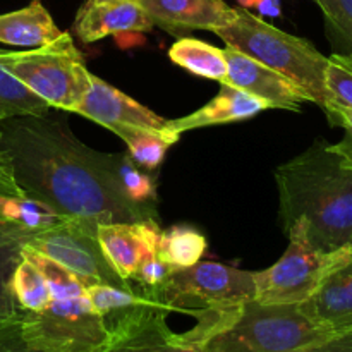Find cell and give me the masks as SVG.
<instances>
[{
    "label": "cell",
    "mask_w": 352,
    "mask_h": 352,
    "mask_svg": "<svg viewBox=\"0 0 352 352\" xmlns=\"http://www.w3.org/2000/svg\"><path fill=\"white\" fill-rule=\"evenodd\" d=\"M45 116H19L0 122V151L14 179L31 199L60 219L96 223H133L157 212L134 205L98 164V151L82 144L67 124Z\"/></svg>",
    "instance_id": "6da1fadb"
},
{
    "label": "cell",
    "mask_w": 352,
    "mask_h": 352,
    "mask_svg": "<svg viewBox=\"0 0 352 352\" xmlns=\"http://www.w3.org/2000/svg\"><path fill=\"white\" fill-rule=\"evenodd\" d=\"M280 220L287 232L298 219L308 223L311 243L322 251L349 248L352 241V167L330 143L318 140L305 153L275 170Z\"/></svg>",
    "instance_id": "7a4b0ae2"
},
{
    "label": "cell",
    "mask_w": 352,
    "mask_h": 352,
    "mask_svg": "<svg viewBox=\"0 0 352 352\" xmlns=\"http://www.w3.org/2000/svg\"><path fill=\"white\" fill-rule=\"evenodd\" d=\"M148 296L162 311L182 313L196 318L195 329L177 333L184 347L201 352L203 346L229 327L243 306L254 299V274L248 270L198 261L188 268H175L164 284Z\"/></svg>",
    "instance_id": "3957f363"
},
{
    "label": "cell",
    "mask_w": 352,
    "mask_h": 352,
    "mask_svg": "<svg viewBox=\"0 0 352 352\" xmlns=\"http://www.w3.org/2000/svg\"><path fill=\"white\" fill-rule=\"evenodd\" d=\"M213 33L222 38L227 47L236 48L291 79L313 103L322 109L327 105L325 72L329 57L320 54L308 40L272 26L243 7L236 9L234 21L217 28Z\"/></svg>",
    "instance_id": "277c9868"
},
{
    "label": "cell",
    "mask_w": 352,
    "mask_h": 352,
    "mask_svg": "<svg viewBox=\"0 0 352 352\" xmlns=\"http://www.w3.org/2000/svg\"><path fill=\"white\" fill-rule=\"evenodd\" d=\"M332 336V330L309 318L299 305H265L251 299L201 352H296Z\"/></svg>",
    "instance_id": "5b68a950"
},
{
    "label": "cell",
    "mask_w": 352,
    "mask_h": 352,
    "mask_svg": "<svg viewBox=\"0 0 352 352\" xmlns=\"http://www.w3.org/2000/svg\"><path fill=\"white\" fill-rule=\"evenodd\" d=\"M0 65L55 109L74 112L89 86L91 72L71 34L24 52L0 50Z\"/></svg>",
    "instance_id": "8992f818"
},
{
    "label": "cell",
    "mask_w": 352,
    "mask_h": 352,
    "mask_svg": "<svg viewBox=\"0 0 352 352\" xmlns=\"http://www.w3.org/2000/svg\"><path fill=\"white\" fill-rule=\"evenodd\" d=\"M289 246L270 268L254 274V299L265 305H301L311 298L336 268L352 258L349 248L322 251L308 236V223L298 219L287 229Z\"/></svg>",
    "instance_id": "52a82bcc"
},
{
    "label": "cell",
    "mask_w": 352,
    "mask_h": 352,
    "mask_svg": "<svg viewBox=\"0 0 352 352\" xmlns=\"http://www.w3.org/2000/svg\"><path fill=\"white\" fill-rule=\"evenodd\" d=\"M28 342L40 352H105L110 330L86 294L52 299L40 311L21 313Z\"/></svg>",
    "instance_id": "ba28073f"
},
{
    "label": "cell",
    "mask_w": 352,
    "mask_h": 352,
    "mask_svg": "<svg viewBox=\"0 0 352 352\" xmlns=\"http://www.w3.org/2000/svg\"><path fill=\"white\" fill-rule=\"evenodd\" d=\"M98 226L100 223L86 219H58L52 226L36 230L28 246L58 261L91 284L134 289L131 282L117 274L103 253L96 236Z\"/></svg>",
    "instance_id": "9c48e42d"
},
{
    "label": "cell",
    "mask_w": 352,
    "mask_h": 352,
    "mask_svg": "<svg viewBox=\"0 0 352 352\" xmlns=\"http://www.w3.org/2000/svg\"><path fill=\"white\" fill-rule=\"evenodd\" d=\"M227 60V85L263 100L270 109H285L299 112L301 105L311 102L296 82L280 72L260 64L232 47L223 48Z\"/></svg>",
    "instance_id": "30bf717a"
},
{
    "label": "cell",
    "mask_w": 352,
    "mask_h": 352,
    "mask_svg": "<svg viewBox=\"0 0 352 352\" xmlns=\"http://www.w3.org/2000/svg\"><path fill=\"white\" fill-rule=\"evenodd\" d=\"M74 112L102 124L107 129L116 124H127V126L148 127V129L158 131L168 129V119L157 116L148 107H143L140 102L127 96L126 93L107 85L105 81L93 74L89 76L88 89Z\"/></svg>",
    "instance_id": "8fae6325"
},
{
    "label": "cell",
    "mask_w": 352,
    "mask_h": 352,
    "mask_svg": "<svg viewBox=\"0 0 352 352\" xmlns=\"http://www.w3.org/2000/svg\"><path fill=\"white\" fill-rule=\"evenodd\" d=\"M155 26L172 34L186 31H215L234 21L236 9L223 0H134Z\"/></svg>",
    "instance_id": "7c38bea8"
},
{
    "label": "cell",
    "mask_w": 352,
    "mask_h": 352,
    "mask_svg": "<svg viewBox=\"0 0 352 352\" xmlns=\"http://www.w3.org/2000/svg\"><path fill=\"white\" fill-rule=\"evenodd\" d=\"M160 226L155 219L133 223H100L96 236L117 274L127 282L148 254L157 251Z\"/></svg>",
    "instance_id": "4fadbf2b"
},
{
    "label": "cell",
    "mask_w": 352,
    "mask_h": 352,
    "mask_svg": "<svg viewBox=\"0 0 352 352\" xmlns=\"http://www.w3.org/2000/svg\"><path fill=\"white\" fill-rule=\"evenodd\" d=\"M155 28L134 0H86L76 14V34L93 43L110 34L143 33Z\"/></svg>",
    "instance_id": "5bb4252c"
},
{
    "label": "cell",
    "mask_w": 352,
    "mask_h": 352,
    "mask_svg": "<svg viewBox=\"0 0 352 352\" xmlns=\"http://www.w3.org/2000/svg\"><path fill=\"white\" fill-rule=\"evenodd\" d=\"M105 352H199L184 347L167 325V313L157 305L141 309L113 329Z\"/></svg>",
    "instance_id": "9a60e30c"
},
{
    "label": "cell",
    "mask_w": 352,
    "mask_h": 352,
    "mask_svg": "<svg viewBox=\"0 0 352 352\" xmlns=\"http://www.w3.org/2000/svg\"><path fill=\"white\" fill-rule=\"evenodd\" d=\"M299 308L333 333L352 330V258L336 268Z\"/></svg>",
    "instance_id": "2e32d148"
},
{
    "label": "cell",
    "mask_w": 352,
    "mask_h": 352,
    "mask_svg": "<svg viewBox=\"0 0 352 352\" xmlns=\"http://www.w3.org/2000/svg\"><path fill=\"white\" fill-rule=\"evenodd\" d=\"M270 109L267 102L250 95V93L237 89L227 82H220V91L212 102L206 103L205 107L198 109L196 112L189 113L186 117L168 120V131L177 136L191 129H199V127L220 126V124L239 122L254 117L256 113Z\"/></svg>",
    "instance_id": "e0dca14e"
},
{
    "label": "cell",
    "mask_w": 352,
    "mask_h": 352,
    "mask_svg": "<svg viewBox=\"0 0 352 352\" xmlns=\"http://www.w3.org/2000/svg\"><path fill=\"white\" fill-rule=\"evenodd\" d=\"M62 31L55 24L40 0H33L23 9L0 14V41L14 47H41L55 38Z\"/></svg>",
    "instance_id": "ac0fdd59"
},
{
    "label": "cell",
    "mask_w": 352,
    "mask_h": 352,
    "mask_svg": "<svg viewBox=\"0 0 352 352\" xmlns=\"http://www.w3.org/2000/svg\"><path fill=\"white\" fill-rule=\"evenodd\" d=\"M98 164L116 188L134 205L157 212V184L146 168L140 167L129 153H100Z\"/></svg>",
    "instance_id": "d6986e66"
},
{
    "label": "cell",
    "mask_w": 352,
    "mask_h": 352,
    "mask_svg": "<svg viewBox=\"0 0 352 352\" xmlns=\"http://www.w3.org/2000/svg\"><path fill=\"white\" fill-rule=\"evenodd\" d=\"M34 232L36 230L23 223L0 219V322L21 313L10 289V277L19 263L23 248L30 243Z\"/></svg>",
    "instance_id": "ffe728a7"
},
{
    "label": "cell",
    "mask_w": 352,
    "mask_h": 352,
    "mask_svg": "<svg viewBox=\"0 0 352 352\" xmlns=\"http://www.w3.org/2000/svg\"><path fill=\"white\" fill-rule=\"evenodd\" d=\"M109 129L126 143L129 157L146 170H155L164 162L168 148L179 141L177 134L170 133L168 129L158 131L148 129V127L127 126V124H116V126H110Z\"/></svg>",
    "instance_id": "44dd1931"
},
{
    "label": "cell",
    "mask_w": 352,
    "mask_h": 352,
    "mask_svg": "<svg viewBox=\"0 0 352 352\" xmlns=\"http://www.w3.org/2000/svg\"><path fill=\"white\" fill-rule=\"evenodd\" d=\"M86 298L102 316L109 330L141 309L157 305L153 299L143 296L136 289H120L105 284H93L86 287Z\"/></svg>",
    "instance_id": "7402d4cb"
},
{
    "label": "cell",
    "mask_w": 352,
    "mask_h": 352,
    "mask_svg": "<svg viewBox=\"0 0 352 352\" xmlns=\"http://www.w3.org/2000/svg\"><path fill=\"white\" fill-rule=\"evenodd\" d=\"M168 55L172 62L199 78L226 82L227 60L222 48L196 38H181L172 45Z\"/></svg>",
    "instance_id": "603a6c76"
},
{
    "label": "cell",
    "mask_w": 352,
    "mask_h": 352,
    "mask_svg": "<svg viewBox=\"0 0 352 352\" xmlns=\"http://www.w3.org/2000/svg\"><path fill=\"white\" fill-rule=\"evenodd\" d=\"M206 251V237L188 226L162 230L157 244L160 260L174 268H188L201 261Z\"/></svg>",
    "instance_id": "cb8c5ba5"
},
{
    "label": "cell",
    "mask_w": 352,
    "mask_h": 352,
    "mask_svg": "<svg viewBox=\"0 0 352 352\" xmlns=\"http://www.w3.org/2000/svg\"><path fill=\"white\" fill-rule=\"evenodd\" d=\"M10 289L21 311H40L52 301L50 289L43 274L23 254L10 277Z\"/></svg>",
    "instance_id": "d4e9b609"
},
{
    "label": "cell",
    "mask_w": 352,
    "mask_h": 352,
    "mask_svg": "<svg viewBox=\"0 0 352 352\" xmlns=\"http://www.w3.org/2000/svg\"><path fill=\"white\" fill-rule=\"evenodd\" d=\"M50 105L0 65V122L19 116H45Z\"/></svg>",
    "instance_id": "484cf974"
},
{
    "label": "cell",
    "mask_w": 352,
    "mask_h": 352,
    "mask_svg": "<svg viewBox=\"0 0 352 352\" xmlns=\"http://www.w3.org/2000/svg\"><path fill=\"white\" fill-rule=\"evenodd\" d=\"M24 258L33 261L38 267V270L43 274L45 280H47L48 289H50L52 299H65V298H76V296L86 294V287L93 285L91 282L86 278L79 277L78 274L71 272L60 265L58 261L52 260V258L45 256V254L38 253V251L31 250L30 246L23 248Z\"/></svg>",
    "instance_id": "4316f807"
},
{
    "label": "cell",
    "mask_w": 352,
    "mask_h": 352,
    "mask_svg": "<svg viewBox=\"0 0 352 352\" xmlns=\"http://www.w3.org/2000/svg\"><path fill=\"white\" fill-rule=\"evenodd\" d=\"M325 17L327 30L336 43L337 58L352 69V0H315Z\"/></svg>",
    "instance_id": "83f0119b"
},
{
    "label": "cell",
    "mask_w": 352,
    "mask_h": 352,
    "mask_svg": "<svg viewBox=\"0 0 352 352\" xmlns=\"http://www.w3.org/2000/svg\"><path fill=\"white\" fill-rule=\"evenodd\" d=\"M0 217L6 220L23 223L30 229L40 230L57 222L60 217L55 215L47 205L31 198H7L0 210Z\"/></svg>",
    "instance_id": "f1b7e54d"
},
{
    "label": "cell",
    "mask_w": 352,
    "mask_h": 352,
    "mask_svg": "<svg viewBox=\"0 0 352 352\" xmlns=\"http://www.w3.org/2000/svg\"><path fill=\"white\" fill-rule=\"evenodd\" d=\"M325 86L329 93V102L352 109V69L340 62L336 55L329 57Z\"/></svg>",
    "instance_id": "f546056e"
},
{
    "label": "cell",
    "mask_w": 352,
    "mask_h": 352,
    "mask_svg": "<svg viewBox=\"0 0 352 352\" xmlns=\"http://www.w3.org/2000/svg\"><path fill=\"white\" fill-rule=\"evenodd\" d=\"M174 270L175 268L170 267L168 263H165L164 260H160L157 251H155V253L148 254V256L141 261L140 267L136 268V272H134L133 277H131V280H133L134 284H138V292H141V294H151V292H155L162 284H164L165 278H167Z\"/></svg>",
    "instance_id": "4dcf8cb0"
},
{
    "label": "cell",
    "mask_w": 352,
    "mask_h": 352,
    "mask_svg": "<svg viewBox=\"0 0 352 352\" xmlns=\"http://www.w3.org/2000/svg\"><path fill=\"white\" fill-rule=\"evenodd\" d=\"M327 117L333 126H339L344 129V138L336 144H330L332 150L352 167V109L339 105V103L329 102L325 107Z\"/></svg>",
    "instance_id": "1f68e13d"
},
{
    "label": "cell",
    "mask_w": 352,
    "mask_h": 352,
    "mask_svg": "<svg viewBox=\"0 0 352 352\" xmlns=\"http://www.w3.org/2000/svg\"><path fill=\"white\" fill-rule=\"evenodd\" d=\"M21 313L0 322V352H40L24 337Z\"/></svg>",
    "instance_id": "d6a6232c"
},
{
    "label": "cell",
    "mask_w": 352,
    "mask_h": 352,
    "mask_svg": "<svg viewBox=\"0 0 352 352\" xmlns=\"http://www.w3.org/2000/svg\"><path fill=\"white\" fill-rule=\"evenodd\" d=\"M296 352H352V330L336 333L329 339L320 340Z\"/></svg>",
    "instance_id": "836d02e7"
},
{
    "label": "cell",
    "mask_w": 352,
    "mask_h": 352,
    "mask_svg": "<svg viewBox=\"0 0 352 352\" xmlns=\"http://www.w3.org/2000/svg\"><path fill=\"white\" fill-rule=\"evenodd\" d=\"M243 9H256L258 12L268 17L280 16V2L278 0H237Z\"/></svg>",
    "instance_id": "e575fe53"
},
{
    "label": "cell",
    "mask_w": 352,
    "mask_h": 352,
    "mask_svg": "<svg viewBox=\"0 0 352 352\" xmlns=\"http://www.w3.org/2000/svg\"><path fill=\"white\" fill-rule=\"evenodd\" d=\"M349 250H351V254H352V241H351V244H349Z\"/></svg>",
    "instance_id": "d590c367"
}]
</instances>
